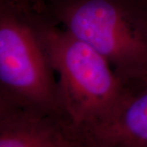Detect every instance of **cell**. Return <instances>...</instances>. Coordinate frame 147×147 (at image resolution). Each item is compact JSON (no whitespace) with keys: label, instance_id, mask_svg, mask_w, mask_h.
<instances>
[{"label":"cell","instance_id":"7","mask_svg":"<svg viewBox=\"0 0 147 147\" xmlns=\"http://www.w3.org/2000/svg\"><path fill=\"white\" fill-rule=\"evenodd\" d=\"M141 2L142 3V4L145 7V8H146V10L147 11V0H141Z\"/></svg>","mask_w":147,"mask_h":147},{"label":"cell","instance_id":"3","mask_svg":"<svg viewBox=\"0 0 147 147\" xmlns=\"http://www.w3.org/2000/svg\"><path fill=\"white\" fill-rule=\"evenodd\" d=\"M37 12L0 0V101L66 119Z\"/></svg>","mask_w":147,"mask_h":147},{"label":"cell","instance_id":"8","mask_svg":"<svg viewBox=\"0 0 147 147\" xmlns=\"http://www.w3.org/2000/svg\"><path fill=\"white\" fill-rule=\"evenodd\" d=\"M79 147H88L86 145H83V146H79Z\"/></svg>","mask_w":147,"mask_h":147},{"label":"cell","instance_id":"6","mask_svg":"<svg viewBox=\"0 0 147 147\" xmlns=\"http://www.w3.org/2000/svg\"><path fill=\"white\" fill-rule=\"evenodd\" d=\"M19 7L38 12H44L47 8V0H10Z\"/></svg>","mask_w":147,"mask_h":147},{"label":"cell","instance_id":"1","mask_svg":"<svg viewBox=\"0 0 147 147\" xmlns=\"http://www.w3.org/2000/svg\"><path fill=\"white\" fill-rule=\"evenodd\" d=\"M36 22L56 74L64 115L82 137L113 115L131 88L104 57L46 12H37Z\"/></svg>","mask_w":147,"mask_h":147},{"label":"cell","instance_id":"5","mask_svg":"<svg viewBox=\"0 0 147 147\" xmlns=\"http://www.w3.org/2000/svg\"><path fill=\"white\" fill-rule=\"evenodd\" d=\"M82 137L88 147H147V82L131 88L115 113Z\"/></svg>","mask_w":147,"mask_h":147},{"label":"cell","instance_id":"2","mask_svg":"<svg viewBox=\"0 0 147 147\" xmlns=\"http://www.w3.org/2000/svg\"><path fill=\"white\" fill-rule=\"evenodd\" d=\"M46 13L104 57L128 87L147 82V11L141 0H48Z\"/></svg>","mask_w":147,"mask_h":147},{"label":"cell","instance_id":"9","mask_svg":"<svg viewBox=\"0 0 147 147\" xmlns=\"http://www.w3.org/2000/svg\"><path fill=\"white\" fill-rule=\"evenodd\" d=\"M47 1H48V0H47Z\"/></svg>","mask_w":147,"mask_h":147},{"label":"cell","instance_id":"4","mask_svg":"<svg viewBox=\"0 0 147 147\" xmlns=\"http://www.w3.org/2000/svg\"><path fill=\"white\" fill-rule=\"evenodd\" d=\"M78 131L62 117L0 101V147H79Z\"/></svg>","mask_w":147,"mask_h":147}]
</instances>
